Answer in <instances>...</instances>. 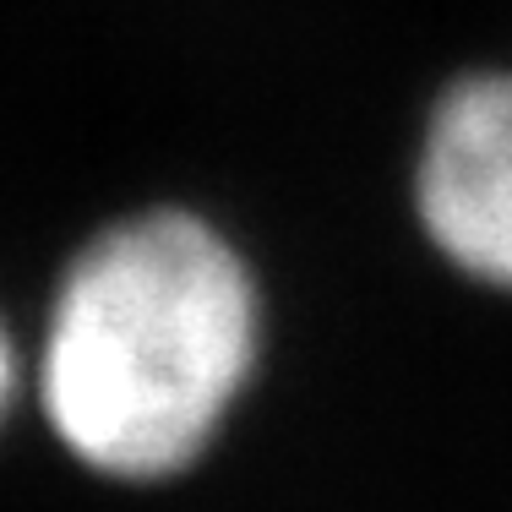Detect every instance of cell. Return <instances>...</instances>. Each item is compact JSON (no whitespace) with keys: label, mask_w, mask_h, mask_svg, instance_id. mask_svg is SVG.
<instances>
[{"label":"cell","mask_w":512,"mask_h":512,"mask_svg":"<svg viewBox=\"0 0 512 512\" xmlns=\"http://www.w3.org/2000/svg\"><path fill=\"white\" fill-rule=\"evenodd\" d=\"M414 202L447 262L512 289V71L463 77L436 99Z\"/></svg>","instance_id":"obj_2"},{"label":"cell","mask_w":512,"mask_h":512,"mask_svg":"<svg viewBox=\"0 0 512 512\" xmlns=\"http://www.w3.org/2000/svg\"><path fill=\"white\" fill-rule=\"evenodd\" d=\"M11 393H17V355H11V338H6V327H0V420H6V409H11Z\"/></svg>","instance_id":"obj_3"},{"label":"cell","mask_w":512,"mask_h":512,"mask_svg":"<svg viewBox=\"0 0 512 512\" xmlns=\"http://www.w3.org/2000/svg\"><path fill=\"white\" fill-rule=\"evenodd\" d=\"M256 338V284L213 224L120 218L60 278L39 360L44 414L88 469L164 480L218 436Z\"/></svg>","instance_id":"obj_1"}]
</instances>
